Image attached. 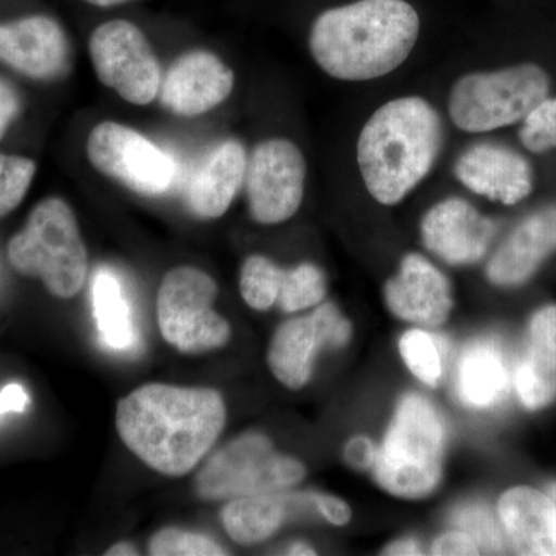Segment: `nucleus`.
I'll list each match as a JSON object with an SVG mask.
<instances>
[{"label":"nucleus","instance_id":"obj_25","mask_svg":"<svg viewBox=\"0 0 556 556\" xmlns=\"http://www.w3.org/2000/svg\"><path fill=\"white\" fill-rule=\"evenodd\" d=\"M399 354L405 367L422 386L437 388L444 379V354L441 343L427 329H408L399 339Z\"/></svg>","mask_w":556,"mask_h":556},{"label":"nucleus","instance_id":"obj_2","mask_svg":"<svg viewBox=\"0 0 556 556\" xmlns=\"http://www.w3.org/2000/svg\"><path fill=\"white\" fill-rule=\"evenodd\" d=\"M419 30V16L405 0H357L318 14L309 50L331 78L378 79L407 61Z\"/></svg>","mask_w":556,"mask_h":556},{"label":"nucleus","instance_id":"obj_26","mask_svg":"<svg viewBox=\"0 0 556 556\" xmlns=\"http://www.w3.org/2000/svg\"><path fill=\"white\" fill-rule=\"evenodd\" d=\"M327 295V278L324 270L314 263H302L292 269L283 270L278 308L287 314L300 313L320 305Z\"/></svg>","mask_w":556,"mask_h":556},{"label":"nucleus","instance_id":"obj_14","mask_svg":"<svg viewBox=\"0 0 556 556\" xmlns=\"http://www.w3.org/2000/svg\"><path fill=\"white\" fill-rule=\"evenodd\" d=\"M236 76L217 54L195 50L182 54L161 79L160 102L174 115L193 118L223 104Z\"/></svg>","mask_w":556,"mask_h":556},{"label":"nucleus","instance_id":"obj_30","mask_svg":"<svg viewBox=\"0 0 556 556\" xmlns=\"http://www.w3.org/2000/svg\"><path fill=\"white\" fill-rule=\"evenodd\" d=\"M521 141L526 149L536 153L556 149V98H546L526 116Z\"/></svg>","mask_w":556,"mask_h":556},{"label":"nucleus","instance_id":"obj_4","mask_svg":"<svg viewBox=\"0 0 556 556\" xmlns=\"http://www.w3.org/2000/svg\"><path fill=\"white\" fill-rule=\"evenodd\" d=\"M447 439L444 417L430 399L405 394L394 408L371 468L380 489L404 501L433 495L444 478Z\"/></svg>","mask_w":556,"mask_h":556},{"label":"nucleus","instance_id":"obj_20","mask_svg":"<svg viewBox=\"0 0 556 556\" xmlns=\"http://www.w3.org/2000/svg\"><path fill=\"white\" fill-rule=\"evenodd\" d=\"M248 156L243 144L228 139L203 160L186 189V204L195 217L215 219L228 212L247 179Z\"/></svg>","mask_w":556,"mask_h":556},{"label":"nucleus","instance_id":"obj_27","mask_svg":"<svg viewBox=\"0 0 556 556\" xmlns=\"http://www.w3.org/2000/svg\"><path fill=\"white\" fill-rule=\"evenodd\" d=\"M283 268L265 255L244 260L240 273V294L249 308L268 311L277 305Z\"/></svg>","mask_w":556,"mask_h":556},{"label":"nucleus","instance_id":"obj_1","mask_svg":"<svg viewBox=\"0 0 556 556\" xmlns=\"http://www.w3.org/2000/svg\"><path fill=\"white\" fill-rule=\"evenodd\" d=\"M226 424V405L212 388L149 383L116 409L121 441L146 466L185 477L211 452Z\"/></svg>","mask_w":556,"mask_h":556},{"label":"nucleus","instance_id":"obj_38","mask_svg":"<svg viewBox=\"0 0 556 556\" xmlns=\"http://www.w3.org/2000/svg\"><path fill=\"white\" fill-rule=\"evenodd\" d=\"M108 556H134L138 555L137 547L131 546L130 543H118L105 552Z\"/></svg>","mask_w":556,"mask_h":556},{"label":"nucleus","instance_id":"obj_6","mask_svg":"<svg viewBox=\"0 0 556 556\" xmlns=\"http://www.w3.org/2000/svg\"><path fill=\"white\" fill-rule=\"evenodd\" d=\"M547 93V75L535 64L471 73L450 91V118L457 129L484 134L526 119Z\"/></svg>","mask_w":556,"mask_h":556},{"label":"nucleus","instance_id":"obj_36","mask_svg":"<svg viewBox=\"0 0 556 556\" xmlns=\"http://www.w3.org/2000/svg\"><path fill=\"white\" fill-rule=\"evenodd\" d=\"M28 402L30 399L24 388L17 383H11L0 391V416L11 412L22 413L27 408Z\"/></svg>","mask_w":556,"mask_h":556},{"label":"nucleus","instance_id":"obj_8","mask_svg":"<svg viewBox=\"0 0 556 556\" xmlns=\"http://www.w3.org/2000/svg\"><path fill=\"white\" fill-rule=\"evenodd\" d=\"M218 288L214 278L192 266H178L161 281L156 313L161 336L179 353L218 350L232 336L229 321L212 308Z\"/></svg>","mask_w":556,"mask_h":556},{"label":"nucleus","instance_id":"obj_31","mask_svg":"<svg viewBox=\"0 0 556 556\" xmlns=\"http://www.w3.org/2000/svg\"><path fill=\"white\" fill-rule=\"evenodd\" d=\"M457 529L466 530L477 541L481 552L504 551L506 547V536L503 529L497 527V521L485 507L471 506L460 511L456 517Z\"/></svg>","mask_w":556,"mask_h":556},{"label":"nucleus","instance_id":"obj_7","mask_svg":"<svg viewBox=\"0 0 556 556\" xmlns=\"http://www.w3.org/2000/svg\"><path fill=\"white\" fill-rule=\"evenodd\" d=\"M306 468L295 457L278 453L262 433L233 439L208 457L197 478L204 500L287 492L305 479Z\"/></svg>","mask_w":556,"mask_h":556},{"label":"nucleus","instance_id":"obj_24","mask_svg":"<svg viewBox=\"0 0 556 556\" xmlns=\"http://www.w3.org/2000/svg\"><path fill=\"white\" fill-rule=\"evenodd\" d=\"M93 308L102 340L113 350H129L135 343L129 305L118 278L109 270L94 277Z\"/></svg>","mask_w":556,"mask_h":556},{"label":"nucleus","instance_id":"obj_3","mask_svg":"<svg viewBox=\"0 0 556 556\" xmlns=\"http://www.w3.org/2000/svg\"><path fill=\"white\" fill-rule=\"evenodd\" d=\"M444 142L441 116L422 98H399L367 121L357 141V163L369 195L396 206L426 179Z\"/></svg>","mask_w":556,"mask_h":556},{"label":"nucleus","instance_id":"obj_41","mask_svg":"<svg viewBox=\"0 0 556 556\" xmlns=\"http://www.w3.org/2000/svg\"><path fill=\"white\" fill-rule=\"evenodd\" d=\"M548 496L552 497V501H554L556 506V484H552L551 486H548Z\"/></svg>","mask_w":556,"mask_h":556},{"label":"nucleus","instance_id":"obj_22","mask_svg":"<svg viewBox=\"0 0 556 556\" xmlns=\"http://www.w3.org/2000/svg\"><path fill=\"white\" fill-rule=\"evenodd\" d=\"M510 387V369L503 351L490 342L468 346L456 368V394L463 404L489 408L503 401Z\"/></svg>","mask_w":556,"mask_h":556},{"label":"nucleus","instance_id":"obj_12","mask_svg":"<svg viewBox=\"0 0 556 556\" xmlns=\"http://www.w3.org/2000/svg\"><path fill=\"white\" fill-rule=\"evenodd\" d=\"M306 161L288 139L260 142L248 160L249 211L260 225H278L298 214L305 195Z\"/></svg>","mask_w":556,"mask_h":556},{"label":"nucleus","instance_id":"obj_18","mask_svg":"<svg viewBox=\"0 0 556 556\" xmlns=\"http://www.w3.org/2000/svg\"><path fill=\"white\" fill-rule=\"evenodd\" d=\"M556 251V206L541 208L511 230L486 265V278L496 287H517Z\"/></svg>","mask_w":556,"mask_h":556},{"label":"nucleus","instance_id":"obj_15","mask_svg":"<svg viewBox=\"0 0 556 556\" xmlns=\"http://www.w3.org/2000/svg\"><path fill=\"white\" fill-rule=\"evenodd\" d=\"M495 232V223L463 199L442 200L420 222L424 247L452 266L478 263L489 251Z\"/></svg>","mask_w":556,"mask_h":556},{"label":"nucleus","instance_id":"obj_40","mask_svg":"<svg viewBox=\"0 0 556 556\" xmlns=\"http://www.w3.org/2000/svg\"><path fill=\"white\" fill-rule=\"evenodd\" d=\"M84 2L100 7V9H110V7L121 5V3L129 2V0H84Z\"/></svg>","mask_w":556,"mask_h":556},{"label":"nucleus","instance_id":"obj_28","mask_svg":"<svg viewBox=\"0 0 556 556\" xmlns=\"http://www.w3.org/2000/svg\"><path fill=\"white\" fill-rule=\"evenodd\" d=\"M36 163L30 159L0 153V218L20 206L30 189Z\"/></svg>","mask_w":556,"mask_h":556},{"label":"nucleus","instance_id":"obj_9","mask_svg":"<svg viewBox=\"0 0 556 556\" xmlns=\"http://www.w3.org/2000/svg\"><path fill=\"white\" fill-rule=\"evenodd\" d=\"M91 64L98 79L124 101L149 105L159 98V58L144 33L129 21L104 22L89 39Z\"/></svg>","mask_w":556,"mask_h":556},{"label":"nucleus","instance_id":"obj_11","mask_svg":"<svg viewBox=\"0 0 556 556\" xmlns=\"http://www.w3.org/2000/svg\"><path fill=\"white\" fill-rule=\"evenodd\" d=\"M353 336V325L332 302L314 306L306 316L289 318L270 339L268 365L274 378L302 390L309 382L318 354L325 348H342Z\"/></svg>","mask_w":556,"mask_h":556},{"label":"nucleus","instance_id":"obj_16","mask_svg":"<svg viewBox=\"0 0 556 556\" xmlns=\"http://www.w3.org/2000/svg\"><path fill=\"white\" fill-rule=\"evenodd\" d=\"M0 62L28 78H60L70 67L67 35L56 21L42 14L3 22Z\"/></svg>","mask_w":556,"mask_h":556},{"label":"nucleus","instance_id":"obj_21","mask_svg":"<svg viewBox=\"0 0 556 556\" xmlns=\"http://www.w3.org/2000/svg\"><path fill=\"white\" fill-rule=\"evenodd\" d=\"M514 386L529 409L546 407L556 397V306L541 308L530 318Z\"/></svg>","mask_w":556,"mask_h":556},{"label":"nucleus","instance_id":"obj_39","mask_svg":"<svg viewBox=\"0 0 556 556\" xmlns=\"http://www.w3.org/2000/svg\"><path fill=\"white\" fill-rule=\"evenodd\" d=\"M288 555H316L314 547L306 543H294L288 548Z\"/></svg>","mask_w":556,"mask_h":556},{"label":"nucleus","instance_id":"obj_37","mask_svg":"<svg viewBox=\"0 0 556 556\" xmlns=\"http://www.w3.org/2000/svg\"><path fill=\"white\" fill-rule=\"evenodd\" d=\"M383 555H422V546L416 538H399L393 543L388 544L382 552Z\"/></svg>","mask_w":556,"mask_h":556},{"label":"nucleus","instance_id":"obj_10","mask_svg":"<svg viewBox=\"0 0 556 556\" xmlns=\"http://www.w3.org/2000/svg\"><path fill=\"white\" fill-rule=\"evenodd\" d=\"M86 150L94 169L131 192L160 195L174 182V160L124 124L104 121L94 126L87 138Z\"/></svg>","mask_w":556,"mask_h":556},{"label":"nucleus","instance_id":"obj_13","mask_svg":"<svg viewBox=\"0 0 556 556\" xmlns=\"http://www.w3.org/2000/svg\"><path fill=\"white\" fill-rule=\"evenodd\" d=\"M387 308L399 320L419 328H439L452 316L455 299L448 278L424 255L402 258L383 287Z\"/></svg>","mask_w":556,"mask_h":556},{"label":"nucleus","instance_id":"obj_35","mask_svg":"<svg viewBox=\"0 0 556 556\" xmlns=\"http://www.w3.org/2000/svg\"><path fill=\"white\" fill-rule=\"evenodd\" d=\"M21 100L16 91L5 80L0 79V139L9 130L10 124L20 115Z\"/></svg>","mask_w":556,"mask_h":556},{"label":"nucleus","instance_id":"obj_33","mask_svg":"<svg viewBox=\"0 0 556 556\" xmlns=\"http://www.w3.org/2000/svg\"><path fill=\"white\" fill-rule=\"evenodd\" d=\"M309 503L317 508L318 514L331 526L343 527L350 525L353 510L342 497L328 495V493H309Z\"/></svg>","mask_w":556,"mask_h":556},{"label":"nucleus","instance_id":"obj_17","mask_svg":"<svg viewBox=\"0 0 556 556\" xmlns=\"http://www.w3.org/2000/svg\"><path fill=\"white\" fill-rule=\"evenodd\" d=\"M455 175L471 192L507 206L532 192L529 163L514 150L489 142L467 149L456 161Z\"/></svg>","mask_w":556,"mask_h":556},{"label":"nucleus","instance_id":"obj_23","mask_svg":"<svg viewBox=\"0 0 556 556\" xmlns=\"http://www.w3.org/2000/svg\"><path fill=\"white\" fill-rule=\"evenodd\" d=\"M289 517V496L283 492L233 497L222 510L230 540L240 546H255L276 535Z\"/></svg>","mask_w":556,"mask_h":556},{"label":"nucleus","instance_id":"obj_34","mask_svg":"<svg viewBox=\"0 0 556 556\" xmlns=\"http://www.w3.org/2000/svg\"><path fill=\"white\" fill-rule=\"evenodd\" d=\"M343 456H345L348 466L356 468V470H371L376 456H378V445L372 442L371 438L357 434V437L348 439Z\"/></svg>","mask_w":556,"mask_h":556},{"label":"nucleus","instance_id":"obj_32","mask_svg":"<svg viewBox=\"0 0 556 556\" xmlns=\"http://www.w3.org/2000/svg\"><path fill=\"white\" fill-rule=\"evenodd\" d=\"M430 555H481V547L470 533L463 529L447 530L431 543Z\"/></svg>","mask_w":556,"mask_h":556},{"label":"nucleus","instance_id":"obj_29","mask_svg":"<svg viewBox=\"0 0 556 556\" xmlns=\"http://www.w3.org/2000/svg\"><path fill=\"white\" fill-rule=\"evenodd\" d=\"M149 554L153 556H219L228 555L217 541L200 533L178 529H163L150 540Z\"/></svg>","mask_w":556,"mask_h":556},{"label":"nucleus","instance_id":"obj_5","mask_svg":"<svg viewBox=\"0 0 556 556\" xmlns=\"http://www.w3.org/2000/svg\"><path fill=\"white\" fill-rule=\"evenodd\" d=\"M7 252L17 273L40 278L54 298H75L86 283L89 255L78 219L64 200L40 201Z\"/></svg>","mask_w":556,"mask_h":556},{"label":"nucleus","instance_id":"obj_19","mask_svg":"<svg viewBox=\"0 0 556 556\" xmlns=\"http://www.w3.org/2000/svg\"><path fill=\"white\" fill-rule=\"evenodd\" d=\"M508 546L519 555H556V506L532 486H514L497 501Z\"/></svg>","mask_w":556,"mask_h":556}]
</instances>
